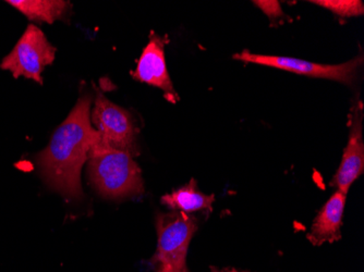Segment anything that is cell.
<instances>
[{
	"mask_svg": "<svg viewBox=\"0 0 364 272\" xmlns=\"http://www.w3.org/2000/svg\"><path fill=\"white\" fill-rule=\"evenodd\" d=\"M214 200V194L208 195L198 191V184L194 179L190 180L189 183L181 186L179 189L173 190L171 194H165L161 198L163 205L171 208L173 212H186V214L212 210Z\"/></svg>",
	"mask_w": 364,
	"mask_h": 272,
	"instance_id": "obj_11",
	"label": "cell"
},
{
	"mask_svg": "<svg viewBox=\"0 0 364 272\" xmlns=\"http://www.w3.org/2000/svg\"><path fill=\"white\" fill-rule=\"evenodd\" d=\"M132 77L136 81L161 89L165 94V98L171 103L175 104L179 100L167 70L165 40L153 31L149 44L143 49L139 59L136 71L132 72Z\"/></svg>",
	"mask_w": 364,
	"mask_h": 272,
	"instance_id": "obj_7",
	"label": "cell"
},
{
	"mask_svg": "<svg viewBox=\"0 0 364 272\" xmlns=\"http://www.w3.org/2000/svg\"><path fill=\"white\" fill-rule=\"evenodd\" d=\"M156 251L150 259L154 272H191L187 266L188 249L198 230V219L181 212H157Z\"/></svg>",
	"mask_w": 364,
	"mask_h": 272,
	"instance_id": "obj_3",
	"label": "cell"
},
{
	"mask_svg": "<svg viewBox=\"0 0 364 272\" xmlns=\"http://www.w3.org/2000/svg\"><path fill=\"white\" fill-rule=\"evenodd\" d=\"M56 47L47 40L44 32L36 24H28L11 52L0 62V69L11 72L14 79L20 77L42 85L43 72L56 58Z\"/></svg>",
	"mask_w": 364,
	"mask_h": 272,
	"instance_id": "obj_4",
	"label": "cell"
},
{
	"mask_svg": "<svg viewBox=\"0 0 364 272\" xmlns=\"http://www.w3.org/2000/svg\"><path fill=\"white\" fill-rule=\"evenodd\" d=\"M311 3L321 6L343 18L359 16L364 13V6L361 0H316Z\"/></svg>",
	"mask_w": 364,
	"mask_h": 272,
	"instance_id": "obj_12",
	"label": "cell"
},
{
	"mask_svg": "<svg viewBox=\"0 0 364 272\" xmlns=\"http://www.w3.org/2000/svg\"><path fill=\"white\" fill-rule=\"evenodd\" d=\"M210 270L213 272H247V271H240L238 269H234V268H224V269H218V268L210 267Z\"/></svg>",
	"mask_w": 364,
	"mask_h": 272,
	"instance_id": "obj_14",
	"label": "cell"
},
{
	"mask_svg": "<svg viewBox=\"0 0 364 272\" xmlns=\"http://www.w3.org/2000/svg\"><path fill=\"white\" fill-rule=\"evenodd\" d=\"M91 114L92 124L100 134V143L138 155L136 129L134 119L124 108L112 103L100 89Z\"/></svg>",
	"mask_w": 364,
	"mask_h": 272,
	"instance_id": "obj_5",
	"label": "cell"
},
{
	"mask_svg": "<svg viewBox=\"0 0 364 272\" xmlns=\"http://www.w3.org/2000/svg\"><path fill=\"white\" fill-rule=\"evenodd\" d=\"M87 165L90 181L104 197L124 200L144 192L140 167L127 151L98 142L90 151Z\"/></svg>",
	"mask_w": 364,
	"mask_h": 272,
	"instance_id": "obj_2",
	"label": "cell"
},
{
	"mask_svg": "<svg viewBox=\"0 0 364 272\" xmlns=\"http://www.w3.org/2000/svg\"><path fill=\"white\" fill-rule=\"evenodd\" d=\"M6 3L36 23L53 24L69 13L70 1L65 0H7Z\"/></svg>",
	"mask_w": 364,
	"mask_h": 272,
	"instance_id": "obj_10",
	"label": "cell"
},
{
	"mask_svg": "<svg viewBox=\"0 0 364 272\" xmlns=\"http://www.w3.org/2000/svg\"><path fill=\"white\" fill-rule=\"evenodd\" d=\"M234 59L245 63L276 67L279 70L306 75V77L333 80V81L341 82L348 85L355 81L359 67L363 63L362 56L355 57L353 60L341 65H321V63L310 62V61L290 58V57L253 54L249 50H243L239 54L234 55Z\"/></svg>",
	"mask_w": 364,
	"mask_h": 272,
	"instance_id": "obj_6",
	"label": "cell"
},
{
	"mask_svg": "<svg viewBox=\"0 0 364 272\" xmlns=\"http://www.w3.org/2000/svg\"><path fill=\"white\" fill-rule=\"evenodd\" d=\"M92 96L83 95L65 121L56 129L49 144L36 156L43 181L69 200L83 197L81 171L100 134L91 124Z\"/></svg>",
	"mask_w": 364,
	"mask_h": 272,
	"instance_id": "obj_1",
	"label": "cell"
},
{
	"mask_svg": "<svg viewBox=\"0 0 364 272\" xmlns=\"http://www.w3.org/2000/svg\"><path fill=\"white\" fill-rule=\"evenodd\" d=\"M346 200L347 194L336 191L321 208L308 233V240L312 245L321 246L341 240Z\"/></svg>",
	"mask_w": 364,
	"mask_h": 272,
	"instance_id": "obj_9",
	"label": "cell"
},
{
	"mask_svg": "<svg viewBox=\"0 0 364 272\" xmlns=\"http://www.w3.org/2000/svg\"><path fill=\"white\" fill-rule=\"evenodd\" d=\"M253 4L267 14L272 22L277 21L280 16H284L282 6L275 0H271V1L269 0H255Z\"/></svg>",
	"mask_w": 364,
	"mask_h": 272,
	"instance_id": "obj_13",
	"label": "cell"
},
{
	"mask_svg": "<svg viewBox=\"0 0 364 272\" xmlns=\"http://www.w3.org/2000/svg\"><path fill=\"white\" fill-rule=\"evenodd\" d=\"M362 120H363V105L358 100L351 114L350 132L348 144L343 151V158L337 173L329 183L337 191L348 194L353 182L364 171V143L362 135Z\"/></svg>",
	"mask_w": 364,
	"mask_h": 272,
	"instance_id": "obj_8",
	"label": "cell"
}]
</instances>
